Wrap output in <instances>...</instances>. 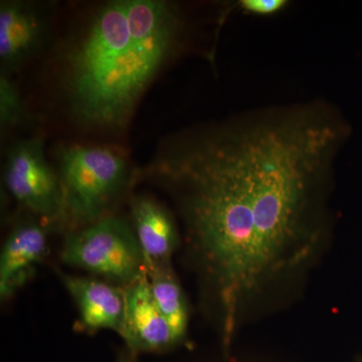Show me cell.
Here are the masks:
<instances>
[{"instance_id":"obj_1","label":"cell","mask_w":362,"mask_h":362,"mask_svg":"<svg viewBox=\"0 0 362 362\" xmlns=\"http://www.w3.org/2000/svg\"><path fill=\"white\" fill-rule=\"evenodd\" d=\"M349 136L341 117L319 102L190 134L211 216L251 252L263 293L303 270L322 244L333 162Z\"/></svg>"},{"instance_id":"obj_2","label":"cell","mask_w":362,"mask_h":362,"mask_svg":"<svg viewBox=\"0 0 362 362\" xmlns=\"http://www.w3.org/2000/svg\"><path fill=\"white\" fill-rule=\"evenodd\" d=\"M180 30V13L166 1L115 0L102 6L66 59V93L78 120L125 125Z\"/></svg>"},{"instance_id":"obj_3","label":"cell","mask_w":362,"mask_h":362,"mask_svg":"<svg viewBox=\"0 0 362 362\" xmlns=\"http://www.w3.org/2000/svg\"><path fill=\"white\" fill-rule=\"evenodd\" d=\"M58 175L63 192L64 221L75 230L108 216L130 181L127 162L104 147L62 148Z\"/></svg>"},{"instance_id":"obj_4","label":"cell","mask_w":362,"mask_h":362,"mask_svg":"<svg viewBox=\"0 0 362 362\" xmlns=\"http://www.w3.org/2000/svg\"><path fill=\"white\" fill-rule=\"evenodd\" d=\"M61 259L66 265L122 288L146 274L132 226L118 216H105L69 233Z\"/></svg>"},{"instance_id":"obj_5","label":"cell","mask_w":362,"mask_h":362,"mask_svg":"<svg viewBox=\"0 0 362 362\" xmlns=\"http://www.w3.org/2000/svg\"><path fill=\"white\" fill-rule=\"evenodd\" d=\"M4 177L11 197L30 213L51 223L64 221L61 182L47 160L42 140L14 143L6 153Z\"/></svg>"},{"instance_id":"obj_6","label":"cell","mask_w":362,"mask_h":362,"mask_svg":"<svg viewBox=\"0 0 362 362\" xmlns=\"http://www.w3.org/2000/svg\"><path fill=\"white\" fill-rule=\"evenodd\" d=\"M49 18L37 4L2 1L0 4V63L4 74L25 65L44 45Z\"/></svg>"},{"instance_id":"obj_7","label":"cell","mask_w":362,"mask_h":362,"mask_svg":"<svg viewBox=\"0 0 362 362\" xmlns=\"http://www.w3.org/2000/svg\"><path fill=\"white\" fill-rule=\"evenodd\" d=\"M124 293L125 317L120 337L132 354L165 351L177 346L168 321L152 296L147 274L124 287Z\"/></svg>"},{"instance_id":"obj_8","label":"cell","mask_w":362,"mask_h":362,"mask_svg":"<svg viewBox=\"0 0 362 362\" xmlns=\"http://www.w3.org/2000/svg\"><path fill=\"white\" fill-rule=\"evenodd\" d=\"M62 282L77 306L83 327L121 335L125 317L124 288L101 279L62 274Z\"/></svg>"},{"instance_id":"obj_9","label":"cell","mask_w":362,"mask_h":362,"mask_svg":"<svg viewBox=\"0 0 362 362\" xmlns=\"http://www.w3.org/2000/svg\"><path fill=\"white\" fill-rule=\"evenodd\" d=\"M131 218L146 272L170 265L180 243L173 214L152 197L138 195L131 202Z\"/></svg>"},{"instance_id":"obj_10","label":"cell","mask_w":362,"mask_h":362,"mask_svg":"<svg viewBox=\"0 0 362 362\" xmlns=\"http://www.w3.org/2000/svg\"><path fill=\"white\" fill-rule=\"evenodd\" d=\"M47 235L45 226L25 223L9 233L0 256V295L11 296L30 271L45 256Z\"/></svg>"},{"instance_id":"obj_11","label":"cell","mask_w":362,"mask_h":362,"mask_svg":"<svg viewBox=\"0 0 362 362\" xmlns=\"http://www.w3.org/2000/svg\"><path fill=\"white\" fill-rule=\"evenodd\" d=\"M150 290L176 342L182 344L187 340L189 309L185 292L175 277L171 265L159 267L146 272Z\"/></svg>"},{"instance_id":"obj_12","label":"cell","mask_w":362,"mask_h":362,"mask_svg":"<svg viewBox=\"0 0 362 362\" xmlns=\"http://www.w3.org/2000/svg\"><path fill=\"white\" fill-rule=\"evenodd\" d=\"M25 118V108L8 74L1 73L0 77V125L7 130L20 126Z\"/></svg>"},{"instance_id":"obj_13","label":"cell","mask_w":362,"mask_h":362,"mask_svg":"<svg viewBox=\"0 0 362 362\" xmlns=\"http://www.w3.org/2000/svg\"><path fill=\"white\" fill-rule=\"evenodd\" d=\"M286 0H243L240 6L245 13L269 16L280 13L287 6Z\"/></svg>"},{"instance_id":"obj_14","label":"cell","mask_w":362,"mask_h":362,"mask_svg":"<svg viewBox=\"0 0 362 362\" xmlns=\"http://www.w3.org/2000/svg\"><path fill=\"white\" fill-rule=\"evenodd\" d=\"M119 362H135L133 361V357L131 356H124Z\"/></svg>"}]
</instances>
